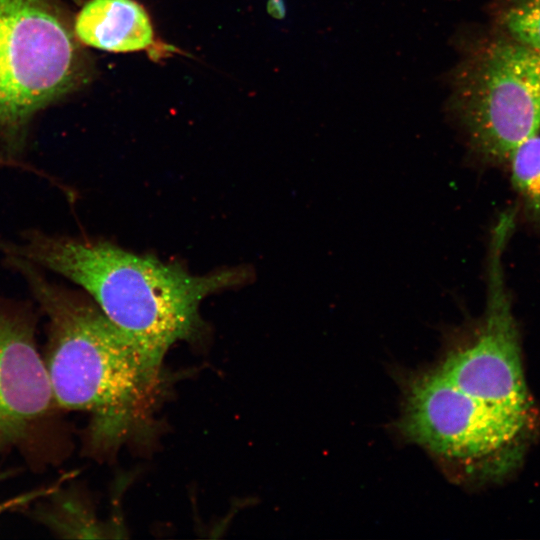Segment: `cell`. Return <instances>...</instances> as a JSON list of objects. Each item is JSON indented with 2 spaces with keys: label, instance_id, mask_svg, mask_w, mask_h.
<instances>
[{
  "label": "cell",
  "instance_id": "cell-1",
  "mask_svg": "<svg viewBox=\"0 0 540 540\" xmlns=\"http://www.w3.org/2000/svg\"><path fill=\"white\" fill-rule=\"evenodd\" d=\"M4 262L24 278L47 318L43 358L57 407L88 413L91 452H109L151 415L162 386L161 366L89 295L50 280L24 258L4 255Z\"/></svg>",
  "mask_w": 540,
  "mask_h": 540
},
{
  "label": "cell",
  "instance_id": "cell-2",
  "mask_svg": "<svg viewBox=\"0 0 540 540\" xmlns=\"http://www.w3.org/2000/svg\"><path fill=\"white\" fill-rule=\"evenodd\" d=\"M0 252L79 285L157 366L175 343L199 335V307L205 297L247 277L241 269L192 275L176 263L137 255L104 240L39 229L25 230L19 242L0 239Z\"/></svg>",
  "mask_w": 540,
  "mask_h": 540
},
{
  "label": "cell",
  "instance_id": "cell-3",
  "mask_svg": "<svg viewBox=\"0 0 540 540\" xmlns=\"http://www.w3.org/2000/svg\"><path fill=\"white\" fill-rule=\"evenodd\" d=\"M90 61L57 0H0V138L23 150L42 109L87 83Z\"/></svg>",
  "mask_w": 540,
  "mask_h": 540
},
{
  "label": "cell",
  "instance_id": "cell-4",
  "mask_svg": "<svg viewBox=\"0 0 540 540\" xmlns=\"http://www.w3.org/2000/svg\"><path fill=\"white\" fill-rule=\"evenodd\" d=\"M451 108L471 152L506 164L540 132V50L508 35L481 43L455 71Z\"/></svg>",
  "mask_w": 540,
  "mask_h": 540
},
{
  "label": "cell",
  "instance_id": "cell-5",
  "mask_svg": "<svg viewBox=\"0 0 540 540\" xmlns=\"http://www.w3.org/2000/svg\"><path fill=\"white\" fill-rule=\"evenodd\" d=\"M536 421V416L476 400L435 368L411 384L402 430L472 477L497 479L518 466Z\"/></svg>",
  "mask_w": 540,
  "mask_h": 540
},
{
  "label": "cell",
  "instance_id": "cell-6",
  "mask_svg": "<svg viewBox=\"0 0 540 540\" xmlns=\"http://www.w3.org/2000/svg\"><path fill=\"white\" fill-rule=\"evenodd\" d=\"M39 314L35 302L0 294V453L32 445L59 409L38 348Z\"/></svg>",
  "mask_w": 540,
  "mask_h": 540
},
{
  "label": "cell",
  "instance_id": "cell-7",
  "mask_svg": "<svg viewBox=\"0 0 540 540\" xmlns=\"http://www.w3.org/2000/svg\"><path fill=\"white\" fill-rule=\"evenodd\" d=\"M81 44L109 52H134L154 44L145 9L134 0H89L73 21Z\"/></svg>",
  "mask_w": 540,
  "mask_h": 540
},
{
  "label": "cell",
  "instance_id": "cell-8",
  "mask_svg": "<svg viewBox=\"0 0 540 540\" xmlns=\"http://www.w3.org/2000/svg\"><path fill=\"white\" fill-rule=\"evenodd\" d=\"M506 165L525 214L533 222H540V132L521 142Z\"/></svg>",
  "mask_w": 540,
  "mask_h": 540
},
{
  "label": "cell",
  "instance_id": "cell-9",
  "mask_svg": "<svg viewBox=\"0 0 540 540\" xmlns=\"http://www.w3.org/2000/svg\"><path fill=\"white\" fill-rule=\"evenodd\" d=\"M501 22L506 35L540 50V0H511Z\"/></svg>",
  "mask_w": 540,
  "mask_h": 540
},
{
  "label": "cell",
  "instance_id": "cell-10",
  "mask_svg": "<svg viewBox=\"0 0 540 540\" xmlns=\"http://www.w3.org/2000/svg\"><path fill=\"white\" fill-rule=\"evenodd\" d=\"M58 485H54L48 488H41L33 490L31 492L16 496L12 499L0 502V517L8 513L15 508L22 507L25 504L39 498H44L58 489Z\"/></svg>",
  "mask_w": 540,
  "mask_h": 540
},
{
  "label": "cell",
  "instance_id": "cell-11",
  "mask_svg": "<svg viewBox=\"0 0 540 540\" xmlns=\"http://www.w3.org/2000/svg\"><path fill=\"white\" fill-rule=\"evenodd\" d=\"M8 167V168H17L21 170L28 171L30 173H33L39 177L44 178L45 180L49 181L51 184L55 185L56 187H60L62 185V182L57 180L54 176L50 175L49 173L42 171L41 169L33 166L32 164L23 162L19 160L18 158L9 156L7 154H0V168Z\"/></svg>",
  "mask_w": 540,
  "mask_h": 540
}]
</instances>
